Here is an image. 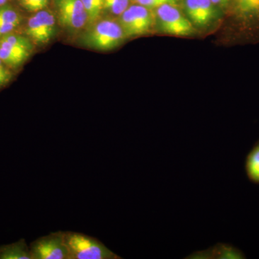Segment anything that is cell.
Listing matches in <instances>:
<instances>
[{"label": "cell", "mask_w": 259, "mask_h": 259, "mask_svg": "<svg viewBox=\"0 0 259 259\" xmlns=\"http://www.w3.org/2000/svg\"><path fill=\"white\" fill-rule=\"evenodd\" d=\"M13 76L11 69L0 59V89L6 86L13 79Z\"/></svg>", "instance_id": "18"}, {"label": "cell", "mask_w": 259, "mask_h": 259, "mask_svg": "<svg viewBox=\"0 0 259 259\" xmlns=\"http://www.w3.org/2000/svg\"><path fill=\"white\" fill-rule=\"evenodd\" d=\"M8 1H9V0H0V6L7 5Z\"/></svg>", "instance_id": "21"}, {"label": "cell", "mask_w": 259, "mask_h": 259, "mask_svg": "<svg viewBox=\"0 0 259 259\" xmlns=\"http://www.w3.org/2000/svg\"><path fill=\"white\" fill-rule=\"evenodd\" d=\"M245 171L251 182L259 183V141L247 156Z\"/></svg>", "instance_id": "11"}, {"label": "cell", "mask_w": 259, "mask_h": 259, "mask_svg": "<svg viewBox=\"0 0 259 259\" xmlns=\"http://www.w3.org/2000/svg\"><path fill=\"white\" fill-rule=\"evenodd\" d=\"M152 23V15L149 9L138 4L129 6L120 15L119 24L125 37H135L148 33Z\"/></svg>", "instance_id": "4"}, {"label": "cell", "mask_w": 259, "mask_h": 259, "mask_svg": "<svg viewBox=\"0 0 259 259\" xmlns=\"http://www.w3.org/2000/svg\"><path fill=\"white\" fill-rule=\"evenodd\" d=\"M158 23L162 31L175 36L193 35V23L185 18L175 5H165L157 8Z\"/></svg>", "instance_id": "3"}, {"label": "cell", "mask_w": 259, "mask_h": 259, "mask_svg": "<svg viewBox=\"0 0 259 259\" xmlns=\"http://www.w3.org/2000/svg\"><path fill=\"white\" fill-rule=\"evenodd\" d=\"M0 39L5 40V41L9 42L10 44L16 46V47H21L23 49H26L30 52H32L33 47L31 40L28 37L23 36L19 34L10 32L7 35L0 37Z\"/></svg>", "instance_id": "12"}, {"label": "cell", "mask_w": 259, "mask_h": 259, "mask_svg": "<svg viewBox=\"0 0 259 259\" xmlns=\"http://www.w3.org/2000/svg\"><path fill=\"white\" fill-rule=\"evenodd\" d=\"M210 1L212 2L214 5H221V6H223V5L228 4L230 0H210Z\"/></svg>", "instance_id": "19"}, {"label": "cell", "mask_w": 259, "mask_h": 259, "mask_svg": "<svg viewBox=\"0 0 259 259\" xmlns=\"http://www.w3.org/2000/svg\"><path fill=\"white\" fill-rule=\"evenodd\" d=\"M81 2H82L85 11L88 14V24L92 25L94 23H96L102 10L98 8L93 3V0H81Z\"/></svg>", "instance_id": "16"}, {"label": "cell", "mask_w": 259, "mask_h": 259, "mask_svg": "<svg viewBox=\"0 0 259 259\" xmlns=\"http://www.w3.org/2000/svg\"><path fill=\"white\" fill-rule=\"evenodd\" d=\"M59 23L70 32L79 31L88 23L81 0H54Z\"/></svg>", "instance_id": "6"}, {"label": "cell", "mask_w": 259, "mask_h": 259, "mask_svg": "<svg viewBox=\"0 0 259 259\" xmlns=\"http://www.w3.org/2000/svg\"><path fill=\"white\" fill-rule=\"evenodd\" d=\"M0 259H32L30 245L24 238L10 244L0 245Z\"/></svg>", "instance_id": "10"}, {"label": "cell", "mask_w": 259, "mask_h": 259, "mask_svg": "<svg viewBox=\"0 0 259 259\" xmlns=\"http://www.w3.org/2000/svg\"><path fill=\"white\" fill-rule=\"evenodd\" d=\"M233 12L239 21L259 23V0H233Z\"/></svg>", "instance_id": "8"}, {"label": "cell", "mask_w": 259, "mask_h": 259, "mask_svg": "<svg viewBox=\"0 0 259 259\" xmlns=\"http://www.w3.org/2000/svg\"><path fill=\"white\" fill-rule=\"evenodd\" d=\"M137 4L142 5L148 8H158L165 5H171L176 6L177 0H135Z\"/></svg>", "instance_id": "17"}, {"label": "cell", "mask_w": 259, "mask_h": 259, "mask_svg": "<svg viewBox=\"0 0 259 259\" xmlns=\"http://www.w3.org/2000/svg\"><path fill=\"white\" fill-rule=\"evenodd\" d=\"M20 6L30 13H37L45 10L49 5V0H18Z\"/></svg>", "instance_id": "15"}, {"label": "cell", "mask_w": 259, "mask_h": 259, "mask_svg": "<svg viewBox=\"0 0 259 259\" xmlns=\"http://www.w3.org/2000/svg\"><path fill=\"white\" fill-rule=\"evenodd\" d=\"M185 10L190 21L198 26L208 25L216 14L210 0H185Z\"/></svg>", "instance_id": "7"}, {"label": "cell", "mask_w": 259, "mask_h": 259, "mask_svg": "<svg viewBox=\"0 0 259 259\" xmlns=\"http://www.w3.org/2000/svg\"><path fill=\"white\" fill-rule=\"evenodd\" d=\"M69 259H120L95 237L74 231H62Z\"/></svg>", "instance_id": "1"}, {"label": "cell", "mask_w": 259, "mask_h": 259, "mask_svg": "<svg viewBox=\"0 0 259 259\" xmlns=\"http://www.w3.org/2000/svg\"><path fill=\"white\" fill-rule=\"evenodd\" d=\"M130 0H105L104 9L112 14L121 15L129 8Z\"/></svg>", "instance_id": "14"}, {"label": "cell", "mask_w": 259, "mask_h": 259, "mask_svg": "<svg viewBox=\"0 0 259 259\" xmlns=\"http://www.w3.org/2000/svg\"><path fill=\"white\" fill-rule=\"evenodd\" d=\"M0 59L11 69H18L25 62L21 58L2 47H0Z\"/></svg>", "instance_id": "13"}, {"label": "cell", "mask_w": 259, "mask_h": 259, "mask_svg": "<svg viewBox=\"0 0 259 259\" xmlns=\"http://www.w3.org/2000/svg\"><path fill=\"white\" fill-rule=\"evenodd\" d=\"M32 259H69L62 231L40 237L30 244Z\"/></svg>", "instance_id": "5"}, {"label": "cell", "mask_w": 259, "mask_h": 259, "mask_svg": "<svg viewBox=\"0 0 259 259\" xmlns=\"http://www.w3.org/2000/svg\"><path fill=\"white\" fill-rule=\"evenodd\" d=\"M125 37L120 24L106 20L93 25L81 36L80 42L83 47L94 50L107 51L118 47Z\"/></svg>", "instance_id": "2"}, {"label": "cell", "mask_w": 259, "mask_h": 259, "mask_svg": "<svg viewBox=\"0 0 259 259\" xmlns=\"http://www.w3.org/2000/svg\"><path fill=\"white\" fill-rule=\"evenodd\" d=\"M21 22V15L14 8L7 5L0 6V37L13 32Z\"/></svg>", "instance_id": "9"}, {"label": "cell", "mask_w": 259, "mask_h": 259, "mask_svg": "<svg viewBox=\"0 0 259 259\" xmlns=\"http://www.w3.org/2000/svg\"><path fill=\"white\" fill-rule=\"evenodd\" d=\"M93 2L98 8H100V9H104V3H105V0H93Z\"/></svg>", "instance_id": "20"}]
</instances>
